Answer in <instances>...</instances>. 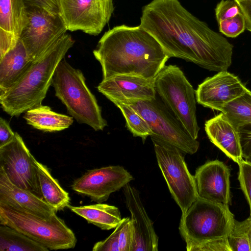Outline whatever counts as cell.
Instances as JSON below:
<instances>
[{
    "label": "cell",
    "instance_id": "8992f818",
    "mask_svg": "<svg viewBox=\"0 0 251 251\" xmlns=\"http://www.w3.org/2000/svg\"><path fill=\"white\" fill-rule=\"evenodd\" d=\"M154 88L156 95L187 133L197 139L200 127L195 91L183 72L176 65H165L154 78Z\"/></svg>",
    "mask_w": 251,
    "mask_h": 251
},
{
    "label": "cell",
    "instance_id": "ac0fdd59",
    "mask_svg": "<svg viewBox=\"0 0 251 251\" xmlns=\"http://www.w3.org/2000/svg\"><path fill=\"white\" fill-rule=\"evenodd\" d=\"M26 20L23 0H0V58L16 46Z\"/></svg>",
    "mask_w": 251,
    "mask_h": 251
},
{
    "label": "cell",
    "instance_id": "5b68a950",
    "mask_svg": "<svg viewBox=\"0 0 251 251\" xmlns=\"http://www.w3.org/2000/svg\"><path fill=\"white\" fill-rule=\"evenodd\" d=\"M0 225L17 230L49 250L72 249L76 243L75 233L56 213L45 218L19 207L0 204Z\"/></svg>",
    "mask_w": 251,
    "mask_h": 251
},
{
    "label": "cell",
    "instance_id": "ffe728a7",
    "mask_svg": "<svg viewBox=\"0 0 251 251\" xmlns=\"http://www.w3.org/2000/svg\"><path fill=\"white\" fill-rule=\"evenodd\" d=\"M205 130L210 141L237 164L242 159L237 129L221 112L205 123Z\"/></svg>",
    "mask_w": 251,
    "mask_h": 251
},
{
    "label": "cell",
    "instance_id": "8d00e7d4",
    "mask_svg": "<svg viewBox=\"0 0 251 251\" xmlns=\"http://www.w3.org/2000/svg\"><path fill=\"white\" fill-rule=\"evenodd\" d=\"M15 136L9 123L2 118L0 119V148L11 142Z\"/></svg>",
    "mask_w": 251,
    "mask_h": 251
},
{
    "label": "cell",
    "instance_id": "5bb4252c",
    "mask_svg": "<svg viewBox=\"0 0 251 251\" xmlns=\"http://www.w3.org/2000/svg\"><path fill=\"white\" fill-rule=\"evenodd\" d=\"M97 89L115 105L151 100L156 97L154 78L137 75H120L102 79Z\"/></svg>",
    "mask_w": 251,
    "mask_h": 251
},
{
    "label": "cell",
    "instance_id": "f546056e",
    "mask_svg": "<svg viewBox=\"0 0 251 251\" xmlns=\"http://www.w3.org/2000/svg\"><path fill=\"white\" fill-rule=\"evenodd\" d=\"M238 180L240 187L249 203L251 217V161L244 159L238 163Z\"/></svg>",
    "mask_w": 251,
    "mask_h": 251
},
{
    "label": "cell",
    "instance_id": "484cf974",
    "mask_svg": "<svg viewBox=\"0 0 251 251\" xmlns=\"http://www.w3.org/2000/svg\"><path fill=\"white\" fill-rule=\"evenodd\" d=\"M235 127L251 123V91L244 93L226 103L221 111Z\"/></svg>",
    "mask_w": 251,
    "mask_h": 251
},
{
    "label": "cell",
    "instance_id": "1f68e13d",
    "mask_svg": "<svg viewBox=\"0 0 251 251\" xmlns=\"http://www.w3.org/2000/svg\"><path fill=\"white\" fill-rule=\"evenodd\" d=\"M186 247L187 251H231L227 237L187 245Z\"/></svg>",
    "mask_w": 251,
    "mask_h": 251
},
{
    "label": "cell",
    "instance_id": "52a82bcc",
    "mask_svg": "<svg viewBox=\"0 0 251 251\" xmlns=\"http://www.w3.org/2000/svg\"><path fill=\"white\" fill-rule=\"evenodd\" d=\"M234 220L228 205L199 198L181 216L179 230L187 246L226 237Z\"/></svg>",
    "mask_w": 251,
    "mask_h": 251
},
{
    "label": "cell",
    "instance_id": "6da1fadb",
    "mask_svg": "<svg viewBox=\"0 0 251 251\" xmlns=\"http://www.w3.org/2000/svg\"><path fill=\"white\" fill-rule=\"evenodd\" d=\"M140 25L151 34L171 57L212 71H227L233 45L212 30L178 0H152L142 8Z\"/></svg>",
    "mask_w": 251,
    "mask_h": 251
},
{
    "label": "cell",
    "instance_id": "d6986e66",
    "mask_svg": "<svg viewBox=\"0 0 251 251\" xmlns=\"http://www.w3.org/2000/svg\"><path fill=\"white\" fill-rule=\"evenodd\" d=\"M0 204L19 207L45 218L57 212L43 199L12 183L0 168Z\"/></svg>",
    "mask_w": 251,
    "mask_h": 251
},
{
    "label": "cell",
    "instance_id": "ab89813d",
    "mask_svg": "<svg viewBox=\"0 0 251 251\" xmlns=\"http://www.w3.org/2000/svg\"><path fill=\"white\" fill-rule=\"evenodd\" d=\"M236 2H241V1H251V0H234Z\"/></svg>",
    "mask_w": 251,
    "mask_h": 251
},
{
    "label": "cell",
    "instance_id": "d4e9b609",
    "mask_svg": "<svg viewBox=\"0 0 251 251\" xmlns=\"http://www.w3.org/2000/svg\"><path fill=\"white\" fill-rule=\"evenodd\" d=\"M49 250L17 230L0 225V251H48Z\"/></svg>",
    "mask_w": 251,
    "mask_h": 251
},
{
    "label": "cell",
    "instance_id": "3957f363",
    "mask_svg": "<svg viewBox=\"0 0 251 251\" xmlns=\"http://www.w3.org/2000/svg\"><path fill=\"white\" fill-rule=\"evenodd\" d=\"M74 43L72 37L66 34L35 60L20 80L0 96L2 110L12 117L18 116L41 105L57 66Z\"/></svg>",
    "mask_w": 251,
    "mask_h": 251
},
{
    "label": "cell",
    "instance_id": "44dd1931",
    "mask_svg": "<svg viewBox=\"0 0 251 251\" xmlns=\"http://www.w3.org/2000/svg\"><path fill=\"white\" fill-rule=\"evenodd\" d=\"M34 61L20 39L12 49L0 58V96L20 80Z\"/></svg>",
    "mask_w": 251,
    "mask_h": 251
},
{
    "label": "cell",
    "instance_id": "7402d4cb",
    "mask_svg": "<svg viewBox=\"0 0 251 251\" xmlns=\"http://www.w3.org/2000/svg\"><path fill=\"white\" fill-rule=\"evenodd\" d=\"M23 118L27 124L45 132L65 129L74 122L73 117L56 113L49 106L42 104L27 110Z\"/></svg>",
    "mask_w": 251,
    "mask_h": 251
},
{
    "label": "cell",
    "instance_id": "f1b7e54d",
    "mask_svg": "<svg viewBox=\"0 0 251 251\" xmlns=\"http://www.w3.org/2000/svg\"><path fill=\"white\" fill-rule=\"evenodd\" d=\"M218 24L220 31L228 37H236L246 28V21L242 13Z\"/></svg>",
    "mask_w": 251,
    "mask_h": 251
},
{
    "label": "cell",
    "instance_id": "9a60e30c",
    "mask_svg": "<svg viewBox=\"0 0 251 251\" xmlns=\"http://www.w3.org/2000/svg\"><path fill=\"white\" fill-rule=\"evenodd\" d=\"M247 90L237 76L223 71L206 78L199 85L195 95L199 104L221 111L226 103Z\"/></svg>",
    "mask_w": 251,
    "mask_h": 251
},
{
    "label": "cell",
    "instance_id": "4dcf8cb0",
    "mask_svg": "<svg viewBox=\"0 0 251 251\" xmlns=\"http://www.w3.org/2000/svg\"><path fill=\"white\" fill-rule=\"evenodd\" d=\"M119 251H131L133 243V229L129 217L122 219L119 223Z\"/></svg>",
    "mask_w": 251,
    "mask_h": 251
},
{
    "label": "cell",
    "instance_id": "d590c367",
    "mask_svg": "<svg viewBox=\"0 0 251 251\" xmlns=\"http://www.w3.org/2000/svg\"><path fill=\"white\" fill-rule=\"evenodd\" d=\"M23 1L26 7L38 6L52 13L59 14L58 0H23Z\"/></svg>",
    "mask_w": 251,
    "mask_h": 251
},
{
    "label": "cell",
    "instance_id": "277c9868",
    "mask_svg": "<svg viewBox=\"0 0 251 251\" xmlns=\"http://www.w3.org/2000/svg\"><path fill=\"white\" fill-rule=\"evenodd\" d=\"M51 85L55 96L78 123L86 124L96 131L102 130L107 126L101 108L88 88L83 73L71 66L65 58L57 66Z\"/></svg>",
    "mask_w": 251,
    "mask_h": 251
},
{
    "label": "cell",
    "instance_id": "9c48e42d",
    "mask_svg": "<svg viewBox=\"0 0 251 251\" xmlns=\"http://www.w3.org/2000/svg\"><path fill=\"white\" fill-rule=\"evenodd\" d=\"M129 105L149 124L151 139L176 147L185 154H193L197 151L199 142L187 133L157 95L152 100L139 101Z\"/></svg>",
    "mask_w": 251,
    "mask_h": 251
},
{
    "label": "cell",
    "instance_id": "e0dca14e",
    "mask_svg": "<svg viewBox=\"0 0 251 251\" xmlns=\"http://www.w3.org/2000/svg\"><path fill=\"white\" fill-rule=\"evenodd\" d=\"M133 229L131 251H157L158 237L141 201L139 193L129 183L123 187Z\"/></svg>",
    "mask_w": 251,
    "mask_h": 251
},
{
    "label": "cell",
    "instance_id": "74e56055",
    "mask_svg": "<svg viewBox=\"0 0 251 251\" xmlns=\"http://www.w3.org/2000/svg\"><path fill=\"white\" fill-rule=\"evenodd\" d=\"M237 2L245 18L246 28L251 32V1Z\"/></svg>",
    "mask_w": 251,
    "mask_h": 251
},
{
    "label": "cell",
    "instance_id": "8fae6325",
    "mask_svg": "<svg viewBox=\"0 0 251 251\" xmlns=\"http://www.w3.org/2000/svg\"><path fill=\"white\" fill-rule=\"evenodd\" d=\"M59 14L68 29L98 35L114 10L113 0H58Z\"/></svg>",
    "mask_w": 251,
    "mask_h": 251
},
{
    "label": "cell",
    "instance_id": "7c38bea8",
    "mask_svg": "<svg viewBox=\"0 0 251 251\" xmlns=\"http://www.w3.org/2000/svg\"><path fill=\"white\" fill-rule=\"evenodd\" d=\"M0 168L14 185L44 200L36 159L17 132L11 142L0 148Z\"/></svg>",
    "mask_w": 251,
    "mask_h": 251
},
{
    "label": "cell",
    "instance_id": "e575fe53",
    "mask_svg": "<svg viewBox=\"0 0 251 251\" xmlns=\"http://www.w3.org/2000/svg\"><path fill=\"white\" fill-rule=\"evenodd\" d=\"M120 226L119 225L114 231L105 239L97 242L93 247V251H119V232Z\"/></svg>",
    "mask_w": 251,
    "mask_h": 251
},
{
    "label": "cell",
    "instance_id": "f35d334b",
    "mask_svg": "<svg viewBox=\"0 0 251 251\" xmlns=\"http://www.w3.org/2000/svg\"><path fill=\"white\" fill-rule=\"evenodd\" d=\"M250 220L248 226V230H247V235L248 237L250 246V249L251 251V217H249Z\"/></svg>",
    "mask_w": 251,
    "mask_h": 251
},
{
    "label": "cell",
    "instance_id": "2e32d148",
    "mask_svg": "<svg viewBox=\"0 0 251 251\" xmlns=\"http://www.w3.org/2000/svg\"><path fill=\"white\" fill-rule=\"evenodd\" d=\"M230 175L228 167L219 160L208 161L199 167L194 176L199 198L230 204Z\"/></svg>",
    "mask_w": 251,
    "mask_h": 251
},
{
    "label": "cell",
    "instance_id": "30bf717a",
    "mask_svg": "<svg viewBox=\"0 0 251 251\" xmlns=\"http://www.w3.org/2000/svg\"><path fill=\"white\" fill-rule=\"evenodd\" d=\"M27 20L19 39L35 60L56 43L68 30L60 14L42 7H26Z\"/></svg>",
    "mask_w": 251,
    "mask_h": 251
},
{
    "label": "cell",
    "instance_id": "ba28073f",
    "mask_svg": "<svg viewBox=\"0 0 251 251\" xmlns=\"http://www.w3.org/2000/svg\"><path fill=\"white\" fill-rule=\"evenodd\" d=\"M151 139L158 166L183 216L199 198L194 176L189 172L185 161V153L176 147Z\"/></svg>",
    "mask_w": 251,
    "mask_h": 251
},
{
    "label": "cell",
    "instance_id": "83f0119b",
    "mask_svg": "<svg viewBox=\"0 0 251 251\" xmlns=\"http://www.w3.org/2000/svg\"><path fill=\"white\" fill-rule=\"evenodd\" d=\"M249 220V217L241 222L234 220L233 226L227 236L231 251H251L247 235Z\"/></svg>",
    "mask_w": 251,
    "mask_h": 251
},
{
    "label": "cell",
    "instance_id": "4fadbf2b",
    "mask_svg": "<svg viewBox=\"0 0 251 251\" xmlns=\"http://www.w3.org/2000/svg\"><path fill=\"white\" fill-rule=\"evenodd\" d=\"M133 179L132 176L123 167L109 166L87 171L74 181L71 187L92 201L102 203L107 200L111 193Z\"/></svg>",
    "mask_w": 251,
    "mask_h": 251
},
{
    "label": "cell",
    "instance_id": "4316f807",
    "mask_svg": "<svg viewBox=\"0 0 251 251\" xmlns=\"http://www.w3.org/2000/svg\"><path fill=\"white\" fill-rule=\"evenodd\" d=\"M116 106L123 114L128 130L133 136L141 138L144 142L151 134V130L147 121L130 105L117 104Z\"/></svg>",
    "mask_w": 251,
    "mask_h": 251
},
{
    "label": "cell",
    "instance_id": "603a6c76",
    "mask_svg": "<svg viewBox=\"0 0 251 251\" xmlns=\"http://www.w3.org/2000/svg\"><path fill=\"white\" fill-rule=\"evenodd\" d=\"M72 211L84 218L88 223L101 229L115 228L122 219L120 211L115 206L102 203L81 206H67Z\"/></svg>",
    "mask_w": 251,
    "mask_h": 251
},
{
    "label": "cell",
    "instance_id": "7a4b0ae2",
    "mask_svg": "<svg viewBox=\"0 0 251 251\" xmlns=\"http://www.w3.org/2000/svg\"><path fill=\"white\" fill-rule=\"evenodd\" d=\"M102 79L120 75L154 78L171 57L157 40L140 25L108 30L93 50Z\"/></svg>",
    "mask_w": 251,
    "mask_h": 251
},
{
    "label": "cell",
    "instance_id": "836d02e7",
    "mask_svg": "<svg viewBox=\"0 0 251 251\" xmlns=\"http://www.w3.org/2000/svg\"><path fill=\"white\" fill-rule=\"evenodd\" d=\"M237 129L242 157L245 160L251 161V123L241 125Z\"/></svg>",
    "mask_w": 251,
    "mask_h": 251
},
{
    "label": "cell",
    "instance_id": "cb8c5ba5",
    "mask_svg": "<svg viewBox=\"0 0 251 251\" xmlns=\"http://www.w3.org/2000/svg\"><path fill=\"white\" fill-rule=\"evenodd\" d=\"M41 191L44 201L56 211L69 204V194L51 176L47 167L36 160Z\"/></svg>",
    "mask_w": 251,
    "mask_h": 251
},
{
    "label": "cell",
    "instance_id": "d6a6232c",
    "mask_svg": "<svg viewBox=\"0 0 251 251\" xmlns=\"http://www.w3.org/2000/svg\"><path fill=\"white\" fill-rule=\"evenodd\" d=\"M241 13L238 4L234 0H222L215 8V15L218 23Z\"/></svg>",
    "mask_w": 251,
    "mask_h": 251
}]
</instances>
